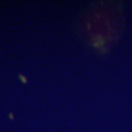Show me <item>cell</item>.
I'll list each match as a JSON object with an SVG mask.
<instances>
[{
    "label": "cell",
    "mask_w": 132,
    "mask_h": 132,
    "mask_svg": "<svg viewBox=\"0 0 132 132\" xmlns=\"http://www.w3.org/2000/svg\"><path fill=\"white\" fill-rule=\"evenodd\" d=\"M121 16L114 4H99L89 11L85 20V28L89 42L93 45L105 49L119 35Z\"/></svg>",
    "instance_id": "cell-1"
},
{
    "label": "cell",
    "mask_w": 132,
    "mask_h": 132,
    "mask_svg": "<svg viewBox=\"0 0 132 132\" xmlns=\"http://www.w3.org/2000/svg\"><path fill=\"white\" fill-rule=\"evenodd\" d=\"M19 77H20V78H21V81H22V82H27V80H25V79H26V78L24 77L23 75H19Z\"/></svg>",
    "instance_id": "cell-2"
},
{
    "label": "cell",
    "mask_w": 132,
    "mask_h": 132,
    "mask_svg": "<svg viewBox=\"0 0 132 132\" xmlns=\"http://www.w3.org/2000/svg\"><path fill=\"white\" fill-rule=\"evenodd\" d=\"M9 117H10V118H11V119H13V118H14V117H13V115H12L11 113L9 114Z\"/></svg>",
    "instance_id": "cell-3"
}]
</instances>
